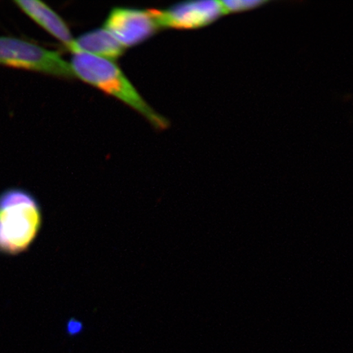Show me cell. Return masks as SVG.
Instances as JSON below:
<instances>
[{
	"instance_id": "cell-4",
	"label": "cell",
	"mask_w": 353,
	"mask_h": 353,
	"mask_svg": "<svg viewBox=\"0 0 353 353\" xmlns=\"http://www.w3.org/2000/svg\"><path fill=\"white\" fill-rule=\"evenodd\" d=\"M104 28L126 48L148 41L161 29L154 10L116 7L110 12Z\"/></svg>"
},
{
	"instance_id": "cell-8",
	"label": "cell",
	"mask_w": 353,
	"mask_h": 353,
	"mask_svg": "<svg viewBox=\"0 0 353 353\" xmlns=\"http://www.w3.org/2000/svg\"><path fill=\"white\" fill-rule=\"evenodd\" d=\"M224 13L240 12L252 10L267 3V1H258V0H236V1H220Z\"/></svg>"
},
{
	"instance_id": "cell-3",
	"label": "cell",
	"mask_w": 353,
	"mask_h": 353,
	"mask_svg": "<svg viewBox=\"0 0 353 353\" xmlns=\"http://www.w3.org/2000/svg\"><path fill=\"white\" fill-rule=\"evenodd\" d=\"M0 65L63 79L74 78L70 63L59 52L13 37L0 35Z\"/></svg>"
},
{
	"instance_id": "cell-7",
	"label": "cell",
	"mask_w": 353,
	"mask_h": 353,
	"mask_svg": "<svg viewBox=\"0 0 353 353\" xmlns=\"http://www.w3.org/2000/svg\"><path fill=\"white\" fill-rule=\"evenodd\" d=\"M70 51L73 54L83 52L114 61L125 54V48L103 28L79 35L74 39Z\"/></svg>"
},
{
	"instance_id": "cell-1",
	"label": "cell",
	"mask_w": 353,
	"mask_h": 353,
	"mask_svg": "<svg viewBox=\"0 0 353 353\" xmlns=\"http://www.w3.org/2000/svg\"><path fill=\"white\" fill-rule=\"evenodd\" d=\"M70 65L74 77L129 105L157 130H165L169 126V121L145 101L114 61L77 52L73 54Z\"/></svg>"
},
{
	"instance_id": "cell-9",
	"label": "cell",
	"mask_w": 353,
	"mask_h": 353,
	"mask_svg": "<svg viewBox=\"0 0 353 353\" xmlns=\"http://www.w3.org/2000/svg\"><path fill=\"white\" fill-rule=\"evenodd\" d=\"M82 328V325L79 323V322H70V324L68 325V330L70 334H77L81 331Z\"/></svg>"
},
{
	"instance_id": "cell-5",
	"label": "cell",
	"mask_w": 353,
	"mask_h": 353,
	"mask_svg": "<svg viewBox=\"0 0 353 353\" xmlns=\"http://www.w3.org/2000/svg\"><path fill=\"white\" fill-rule=\"evenodd\" d=\"M154 11L161 29L200 28L210 24L224 13L220 1L184 2L167 10Z\"/></svg>"
},
{
	"instance_id": "cell-2",
	"label": "cell",
	"mask_w": 353,
	"mask_h": 353,
	"mask_svg": "<svg viewBox=\"0 0 353 353\" xmlns=\"http://www.w3.org/2000/svg\"><path fill=\"white\" fill-rule=\"evenodd\" d=\"M42 214L37 200L25 190L12 188L0 195V251L17 254L34 241Z\"/></svg>"
},
{
	"instance_id": "cell-6",
	"label": "cell",
	"mask_w": 353,
	"mask_h": 353,
	"mask_svg": "<svg viewBox=\"0 0 353 353\" xmlns=\"http://www.w3.org/2000/svg\"><path fill=\"white\" fill-rule=\"evenodd\" d=\"M14 3L35 23L70 50L74 39L72 32L61 17L48 4L37 0H16Z\"/></svg>"
}]
</instances>
